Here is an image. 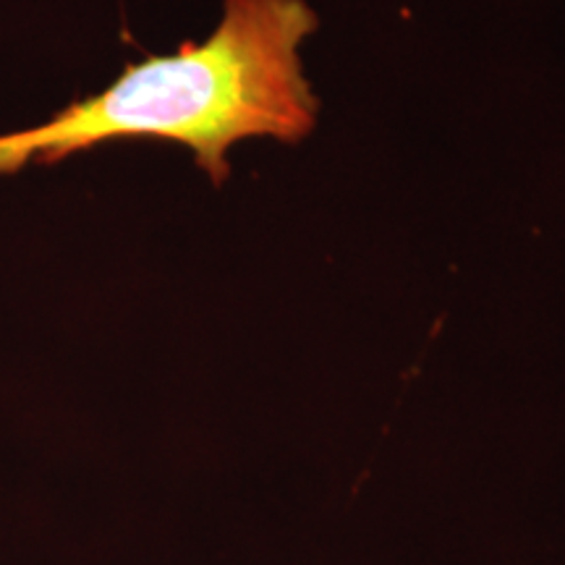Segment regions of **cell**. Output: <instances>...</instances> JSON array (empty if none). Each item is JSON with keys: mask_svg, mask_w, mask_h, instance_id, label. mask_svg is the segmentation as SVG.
Listing matches in <instances>:
<instances>
[{"mask_svg": "<svg viewBox=\"0 0 565 565\" xmlns=\"http://www.w3.org/2000/svg\"><path fill=\"white\" fill-rule=\"evenodd\" d=\"M317 30L303 0H225L202 45L131 63L100 95L71 103L47 124L0 134V173L58 162L116 139L179 141L215 183L228 179L236 141H301L317 100L301 68V42Z\"/></svg>", "mask_w": 565, "mask_h": 565, "instance_id": "6da1fadb", "label": "cell"}]
</instances>
